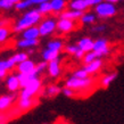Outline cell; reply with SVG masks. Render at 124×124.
I'll use <instances>...</instances> for the list:
<instances>
[{
    "mask_svg": "<svg viewBox=\"0 0 124 124\" xmlns=\"http://www.w3.org/2000/svg\"><path fill=\"white\" fill-rule=\"evenodd\" d=\"M42 15L40 14V11L38 9H29L22 16L19 17L13 25V30L16 33H22L24 30H26L29 27L32 26H38L40 22L42 21Z\"/></svg>",
    "mask_w": 124,
    "mask_h": 124,
    "instance_id": "cell-1",
    "label": "cell"
},
{
    "mask_svg": "<svg viewBox=\"0 0 124 124\" xmlns=\"http://www.w3.org/2000/svg\"><path fill=\"white\" fill-rule=\"evenodd\" d=\"M94 84H96V81L91 76L86 78V79H78V78H74L73 75H71L64 82L65 88H70L72 90H74L78 94L88 93V92L92 91L94 88Z\"/></svg>",
    "mask_w": 124,
    "mask_h": 124,
    "instance_id": "cell-2",
    "label": "cell"
},
{
    "mask_svg": "<svg viewBox=\"0 0 124 124\" xmlns=\"http://www.w3.org/2000/svg\"><path fill=\"white\" fill-rule=\"evenodd\" d=\"M42 91V81L40 78L31 81L19 91V98H34Z\"/></svg>",
    "mask_w": 124,
    "mask_h": 124,
    "instance_id": "cell-3",
    "label": "cell"
},
{
    "mask_svg": "<svg viewBox=\"0 0 124 124\" xmlns=\"http://www.w3.org/2000/svg\"><path fill=\"white\" fill-rule=\"evenodd\" d=\"M117 8L115 4H110L107 1H102L100 4L94 7V14L97 15L98 18L100 19H106L110 18L113 16L116 15Z\"/></svg>",
    "mask_w": 124,
    "mask_h": 124,
    "instance_id": "cell-4",
    "label": "cell"
},
{
    "mask_svg": "<svg viewBox=\"0 0 124 124\" xmlns=\"http://www.w3.org/2000/svg\"><path fill=\"white\" fill-rule=\"evenodd\" d=\"M57 21L55 17H46L40 22L38 25L39 31H40V35L46 38L54 34L57 31Z\"/></svg>",
    "mask_w": 124,
    "mask_h": 124,
    "instance_id": "cell-5",
    "label": "cell"
},
{
    "mask_svg": "<svg viewBox=\"0 0 124 124\" xmlns=\"http://www.w3.org/2000/svg\"><path fill=\"white\" fill-rule=\"evenodd\" d=\"M93 53L98 56V58L101 59L102 57H106L110 53V46L107 39L105 38H98L94 40L93 46Z\"/></svg>",
    "mask_w": 124,
    "mask_h": 124,
    "instance_id": "cell-6",
    "label": "cell"
},
{
    "mask_svg": "<svg viewBox=\"0 0 124 124\" xmlns=\"http://www.w3.org/2000/svg\"><path fill=\"white\" fill-rule=\"evenodd\" d=\"M5 88H6V90L9 93H16L17 91H21L22 85H21L17 73L16 74L15 73H9L6 76V79H5Z\"/></svg>",
    "mask_w": 124,
    "mask_h": 124,
    "instance_id": "cell-7",
    "label": "cell"
},
{
    "mask_svg": "<svg viewBox=\"0 0 124 124\" xmlns=\"http://www.w3.org/2000/svg\"><path fill=\"white\" fill-rule=\"evenodd\" d=\"M75 29V22L66 18H58L57 22V32L59 34H68Z\"/></svg>",
    "mask_w": 124,
    "mask_h": 124,
    "instance_id": "cell-8",
    "label": "cell"
},
{
    "mask_svg": "<svg viewBox=\"0 0 124 124\" xmlns=\"http://www.w3.org/2000/svg\"><path fill=\"white\" fill-rule=\"evenodd\" d=\"M17 65L14 63V60L9 58L6 59H1L0 60V79H6V76L9 74V72H11L14 68L16 70Z\"/></svg>",
    "mask_w": 124,
    "mask_h": 124,
    "instance_id": "cell-9",
    "label": "cell"
},
{
    "mask_svg": "<svg viewBox=\"0 0 124 124\" xmlns=\"http://www.w3.org/2000/svg\"><path fill=\"white\" fill-rule=\"evenodd\" d=\"M76 45L79 47V49L84 54L91 53L93 51V46H94V40L90 37H82L80 38L76 42Z\"/></svg>",
    "mask_w": 124,
    "mask_h": 124,
    "instance_id": "cell-10",
    "label": "cell"
},
{
    "mask_svg": "<svg viewBox=\"0 0 124 124\" xmlns=\"http://www.w3.org/2000/svg\"><path fill=\"white\" fill-rule=\"evenodd\" d=\"M16 93H7L0 96V110L6 112L8 109L11 108V106L16 100Z\"/></svg>",
    "mask_w": 124,
    "mask_h": 124,
    "instance_id": "cell-11",
    "label": "cell"
},
{
    "mask_svg": "<svg viewBox=\"0 0 124 124\" xmlns=\"http://www.w3.org/2000/svg\"><path fill=\"white\" fill-rule=\"evenodd\" d=\"M35 67H37V64L32 59L29 58L27 60L17 65L16 66V71L19 74H29V73H33L35 71Z\"/></svg>",
    "mask_w": 124,
    "mask_h": 124,
    "instance_id": "cell-12",
    "label": "cell"
},
{
    "mask_svg": "<svg viewBox=\"0 0 124 124\" xmlns=\"http://www.w3.org/2000/svg\"><path fill=\"white\" fill-rule=\"evenodd\" d=\"M62 91H63V88H62L59 84L51 83V84H48V85L42 90V96L45 98H55L56 96L62 93Z\"/></svg>",
    "mask_w": 124,
    "mask_h": 124,
    "instance_id": "cell-13",
    "label": "cell"
},
{
    "mask_svg": "<svg viewBox=\"0 0 124 124\" xmlns=\"http://www.w3.org/2000/svg\"><path fill=\"white\" fill-rule=\"evenodd\" d=\"M48 75L51 79H57L62 74V65H60V59H56L54 62L48 63V70H47Z\"/></svg>",
    "mask_w": 124,
    "mask_h": 124,
    "instance_id": "cell-14",
    "label": "cell"
},
{
    "mask_svg": "<svg viewBox=\"0 0 124 124\" xmlns=\"http://www.w3.org/2000/svg\"><path fill=\"white\" fill-rule=\"evenodd\" d=\"M37 104L35 98H18L17 100V109L19 112H26L33 108Z\"/></svg>",
    "mask_w": 124,
    "mask_h": 124,
    "instance_id": "cell-15",
    "label": "cell"
},
{
    "mask_svg": "<svg viewBox=\"0 0 124 124\" xmlns=\"http://www.w3.org/2000/svg\"><path fill=\"white\" fill-rule=\"evenodd\" d=\"M38 45H39V40H29V39H22V38H19L15 43L16 48L21 49V50H30V51L35 48Z\"/></svg>",
    "mask_w": 124,
    "mask_h": 124,
    "instance_id": "cell-16",
    "label": "cell"
},
{
    "mask_svg": "<svg viewBox=\"0 0 124 124\" xmlns=\"http://www.w3.org/2000/svg\"><path fill=\"white\" fill-rule=\"evenodd\" d=\"M83 67L88 72V74L91 76V75L97 74L98 72L101 71V68L104 67V62H102V59H96L94 62L90 63V64L83 65Z\"/></svg>",
    "mask_w": 124,
    "mask_h": 124,
    "instance_id": "cell-17",
    "label": "cell"
},
{
    "mask_svg": "<svg viewBox=\"0 0 124 124\" xmlns=\"http://www.w3.org/2000/svg\"><path fill=\"white\" fill-rule=\"evenodd\" d=\"M22 39H29V40H39L40 35V31L38 26H32L29 27L26 30H24L22 33H19Z\"/></svg>",
    "mask_w": 124,
    "mask_h": 124,
    "instance_id": "cell-18",
    "label": "cell"
},
{
    "mask_svg": "<svg viewBox=\"0 0 124 124\" xmlns=\"http://www.w3.org/2000/svg\"><path fill=\"white\" fill-rule=\"evenodd\" d=\"M68 8L73 10H79L82 13H85L86 9H89L90 5L88 2V0H71L68 4Z\"/></svg>",
    "mask_w": 124,
    "mask_h": 124,
    "instance_id": "cell-19",
    "label": "cell"
},
{
    "mask_svg": "<svg viewBox=\"0 0 124 124\" xmlns=\"http://www.w3.org/2000/svg\"><path fill=\"white\" fill-rule=\"evenodd\" d=\"M116 78H117L116 72H109V73L104 74V75L100 78V80H99V84H100L101 88L106 89V88H108V86L116 80Z\"/></svg>",
    "mask_w": 124,
    "mask_h": 124,
    "instance_id": "cell-20",
    "label": "cell"
},
{
    "mask_svg": "<svg viewBox=\"0 0 124 124\" xmlns=\"http://www.w3.org/2000/svg\"><path fill=\"white\" fill-rule=\"evenodd\" d=\"M59 55L60 53L55 51V50H50L48 48H45L41 51V58L46 63H50V62H54L56 59H59Z\"/></svg>",
    "mask_w": 124,
    "mask_h": 124,
    "instance_id": "cell-21",
    "label": "cell"
},
{
    "mask_svg": "<svg viewBox=\"0 0 124 124\" xmlns=\"http://www.w3.org/2000/svg\"><path fill=\"white\" fill-rule=\"evenodd\" d=\"M84 13L82 11H79V10H73V9H67V10L63 11L62 14L59 15V18H66V19H71V21H80L82 15Z\"/></svg>",
    "mask_w": 124,
    "mask_h": 124,
    "instance_id": "cell-22",
    "label": "cell"
},
{
    "mask_svg": "<svg viewBox=\"0 0 124 124\" xmlns=\"http://www.w3.org/2000/svg\"><path fill=\"white\" fill-rule=\"evenodd\" d=\"M50 5H51L53 14H58V15L65 11L66 6H68L66 0H50Z\"/></svg>",
    "mask_w": 124,
    "mask_h": 124,
    "instance_id": "cell-23",
    "label": "cell"
},
{
    "mask_svg": "<svg viewBox=\"0 0 124 124\" xmlns=\"http://www.w3.org/2000/svg\"><path fill=\"white\" fill-rule=\"evenodd\" d=\"M46 48L50 49V50H55V51H58L60 53L63 49H65V45H64V41L59 38H55V39H51L47 42V46Z\"/></svg>",
    "mask_w": 124,
    "mask_h": 124,
    "instance_id": "cell-24",
    "label": "cell"
},
{
    "mask_svg": "<svg viewBox=\"0 0 124 124\" xmlns=\"http://www.w3.org/2000/svg\"><path fill=\"white\" fill-rule=\"evenodd\" d=\"M97 18L98 17L94 13L85 11V13L82 15V17H81V19H80V22H81V24H83V25H92V24L96 23Z\"/></svg>",
    "mask_w": 124,
    "mask_h": 124,
    "instance_id": "cell-25",
    "label": "cell"
},
{
    "mask_svg": "<svg viewBox=\"0 0 124 124\" xmlns=\"http://www.w3.org/2000/svg\"><path fill=\"white\" fill-rule=\"evenodd\" d=\"M10 58L14 60V63L16 65L21 64L23 62H25V60L29 59V53L26 51H19V53H15L13 56H10Z\"/></svg>",
    "mask_w": 124,
    "mask_h": 124,
    "instance_id": "cell-26",
    "label": "cell"
},
{
    "mask_svg": "<svg viewBox=\"0 0 124 124\" xmlns=\"http://www.w3.org/2000/svg\"><path fill=\"white\" fill-rule=\"evenodd\" d=\"M9 35H10V30L6 25H4V23H2V25L0 27V42L1 43L6 42L9 38Z\"/></svg>",
    "mask_w": 124,
    "mask_h": 124,
    "instance_id": "cell-27",
    "label": "cell"
},
{
    "mask_svg": "<svg viewBox=\"0 0 124 124\" xmlns=\"http://www.w3.org/2000/svg\"><path fill=\"white\" fill-rule=\"evenodd\" d=\"M39 11H40V14H41L42 16L43 15H48V14H50V13H53V10H51V5H50V1L49 2H45V4L40 5V6H38V8H37Z\"/></svg>",
    "mask_w": 124,
    "mask_h": 124,
    "instance_id": "cell-28",
    "label": "cell"
},
{
    "mask_svg": "<svg viewBox=\"0 0 124 124\" xmlns=\"http://www.w3.org/2000/svg\"><path fill=\"white\" fill-rule=\"evenodd\" d=\"M72 75L74 76V78H78V79H86V78H90V75H89L88 72L84 70V67L76 68L75 71L72 73Z\"/></svg>",
    "mask_w": 124,
    "mask_h": 124,
    "instance_id": "cell-29",
    "label": "cell"
},
{
    "mask_svg": "<svg viewBox=\"0 0 124 124\" xmlns=\"http://www.w3.org/2000/svg\"><path fill=\"white\" fill-rule=\"evenodd\" d=\"M96 59H100V58H98V56L96 55V54L93 53V51H91V53H88L84 55V57H83V64L86 65V64H90V63H92V62H94Z\"/></svg>",
    "mask_w": 124,
    "mask_h": 124,
    "instance_id": "cell-30",
    "label": "cell"
},
{
    "mask_svg": "<svg viewBox=\"0 0 124 124\" xmlns=\"http://www.w3.org/2000/svg\"><path fill=\"white\" fill-rule=\"evenodd\" d=\"M31 6H32L31 0H22L21 2L15 5V9L18 11H22V10H25V9H29Z\"/></svg>",
    "mask_w": 124,
    "mask_h": 124,
    "instance_id": "cell-31",
    "label": "cell"
},
{
    "mask_svg": "<svg viewBox=\"0 0 124 124\" xmlns=\"http://www.w3.org/2000/svg\"><path fill=\"white\" fill-rule=\"evenodd\" d=\"M65 51L68 54V55H72V56H76V54L80 51V49L79 47H78V45H67V46H65V49H64Z\"/></svg>",
    "mask_w": 124,
    "mask_h": 124,
    "instance_id": "cell-32",
    "label": "cell"
},
{
    "mask_svg": "<svg viewBox=\"0 0 124 124\" xmlns=\"http://www.w3.org/2000/svg\"><path fill=\"white\" fill-rule=\"evenodd\" d=\"M0 8L2 10H9L11 8H15V5L10 0H0Z\"/></svg>",
    "mask_w": 124,
    "mask_h": 124,
    "instance_id": "cell-33",
    "label": "cell"
},
{
    "mask_svg": "<svg viewBox=\"0 0 124 124\" xmlns=\"http://www.w3.org/2000/svg\"><path fill=\"white\" fill-rule=\"evenodd\" d=\"M35 70H37V72H38L39 74H42L45 71H47V70H48V63H46V62L41 60L40 63H38V64H37Z\"/></svg>",
    "mask_w": 124,
    "mask_h": 124,
    "instance_id": "cell-34",
    "label": "cell"
},
{
    "mask_svg": "<svg viewBox=\"0 0 124 124\" xmlns=\"http://www.w3.org/2000/svg\"><path fill=\"white\" fill-rule=\"evenodd\" d=\"M62 93L64 94L65 97L67 98H74L75 96H78V93H76L74 90H72V89H70V88H63V91H62Z\"/></svg>",
    "mask_w": 124,
    "mask_h": 124,
    "instance_id": "cell-35",
    "label": "cell"
},
{
    "mask_svg": "<svg viewBox=\"0 0 124 124\" xmlns=\"http://www.w3.org/2000/svg\"><path fill=\"white\" fill-rule=\"evenodd\" d=\"M105 30H106V26L102 25V24H97V25H94L92 27V31H93L94 33H102Z\"/></svg>",
    "mask_w": 124,
    "mask_h": 124,
    "instance_id": "cell-36",
    "label": "cell"
},
{
    "mask_svg": "<svg viewBox=\"0 0 124 124\" xmlns=\"http://www.w3.org/2000/svg\"><path fill=\"white\" fill-rule=\"evenodd\" d=\"M50 0H31V2H32V6L33 5H37V6H40V5L45 4V2H49Z\"/></svg>",
    "mask_w": 124,
    "mask_h": 124,
    "instance_id": "cell-37",
    "label": "cell"
},
{
    "mask_svg": "<svg viewBox=\"0 0 124 124\" xmlns=\"http://www.w3.org/2000/svg\"><path fill=\"white\" fill-rule=\"evenodd\" d=\"M104 1H107V2H110V4H116V2L122 1V0H104Z\"/></svg>",
    "mask_w": 124,
    "mask_h": 124,
    "instance_id": "cell-38",
    "label": "cell"
},
{
    "mask_svg": "<svg viewBox=\"0 0 124 124\" xmlns=\"http://www.w3.org/2000/svg\"><path fill=\"white\" fill-rule=\"evenodd\" d=\"M11 2H13V4L14 5H17L18 4V2H21V1H22V0H10Z\"/></svg>",
    "mask_w": 124,
    "mask_h": 124,
    "instance_id": "cell-39",
    "label": "cell"
}]
</instances>
